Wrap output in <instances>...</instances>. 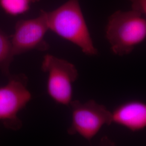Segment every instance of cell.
Returning a JSON list of instances; mask_svg holds the SVG:
<instances>
[{
	"mask_svg": "<svg viewBox=\"0 0 146 146\" xmlns=\"http://www.w3.org/2000/svg\"><path fill=\"white\" fill-rule=\"evenodd\" d=\"M46 16L49 29L78 46L84 54H98L78 0H68L57 9L46 11Z\"/></svg>",
	"mask_w": 146,
	"mask_h": 146,
	"instance_id": "cell-1",
	"label": "cell"
},
{
	"mask_svg": "<svg viewBox=\"0 0 146 146\" xmlns=\"http://www.w3.org/2000/svg\"><path fill=\"white\" fill-rule=\"evenodd\" d=\"M106 37L115 55H128L146 39V18L133 9L116 11L108 19Z\"/></svg>",
	"mask_w": 146,
	"mask_h": 146,
	"instance_id": "cell-2",
	"label": "cell"
},
{
	"mask_svg": "<svg viewBox=\"0 0 146 146\" xmlns=\"http://www.w3.org/2000/svg\"><path fill=\"white\" fill-rule=\"evenodd\" d=\"M69 105L72 120L67 130L69 135L78 134L90 141L104 125L113 123L112 111L94 100H89L84 103L75 100Z\"/></svg>",
	"mask_w": 146,
	"mask_h": 146,
	"instance_id": "cell-3",
	"label": "cell"
},
{
	"mask_svg": "<svg viewBox=\"0 0 146 146\" xmlns=\"http://www.w3.org/2000/svg\"><path fill=\"white\" fill-rule=\"evenodd\" d=\"M42 70L47 73V92L56 103L69 106L72 101L73 84L78 72L72 63L47 54L42 63Z\"/></svg>",
	"mask_w": 146,
	"mask_h": 146,
	"instance_id": "cell-4",
	"label": "cell"
},
{
	"mask_svg": "<svg viewBox=\"0 0 146 146\" xmlns=\"http://www.w3.org/2000/svg\"><path fill=\"white\" fill-rule=\"evenodd\" d=\"M25 74L11 76L8 84L0 87V121L6 127L17 131L22 122L17 116L31 99Z\"/></svg>",
	"mask_w": 146,
	"mask_h": 146,
	"instance_id": "cell-5",
	"label": "cell"
},
{
	"mask_svg": "<svg viewBox=\"0 0 146 146\" xmlns=\"http://www.w3.org/2000/svg\"><path fill=\"white\" fill-rule=\"evenodd\" d=\"M48 29L46 11L43 10L35 19L17 21L15 32L11 38L14 55L33 50H48L49 45L45 41L44 36Z\"/></svg>",
	"mask_w": 146,
	"mask_h": 146,
	"instance_id": "cell-6",
	"label": "cell"
},
{
	"mask_svg": "<svg viewBox=\"0 0 146 146\" xmlns=\"http://www.w3.org/2000/svg\"><path fill=\"white\" fill-rule=\"evenodd\" d=\"M113 123L123 126L131 131L146 128V102L132 100L117 106L112 111Z\"/></svg>",
	"mask_w": 146,
	"mask_h": 146,
	"instance_id": "cell-7",
	"label": "cell"
},
{
	"mask_svg": "<svg viewBox=\"0 0 146 146\" xmlns=\"http://www.w3.org/2000/svg\"><path fill=\"white\" fill-rule=\"evenodd\" d=\"M14 56L11 38L0 29V69L7 75H9V68Z\"/></svg>",
	"mask_w": 146,
	"mask_h": 146,
	"instance_id": "cell-8",
	"label": "cell"
},
{
	"mask_svg": "<svg viewBox=\"0 0 146 146\" xmlns=\"http://www.w3.org/2000/svg\"><path fill=\"white\" fill-rule=\"evenodd\" d=\"M40 0H0V7L5 13L16 16L25 13L30 9L31 3Z\"/></svg>",
	"mask_w": 146,
	"mask_h": 146,
	"instance_id": "cell-9",
	"label": "cell"
},
{
	"mask_svg": "<svg viewBox=\"0 0 146 146\" xmlns=\"http://www.w3.org/2000/svg\"><path fill=\"white\" fill-rule=\"evenodd\" d=\"M131 2L132 9L137 11L146 17V0H128Z\"/></svg>",
	"mask_w": 146,
	"mask_h": 146,
	"instance_id": "cell-10",
	"label": "cell"
}]
</instances>
